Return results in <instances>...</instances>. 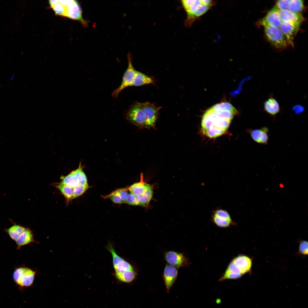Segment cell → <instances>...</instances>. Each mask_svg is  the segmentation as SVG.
I'll use <instances>...</instances> for the list:
<instances>
[{
    "mask_svg": "<svg viewBox=\"0 0 308 308\" xmlns=\"http://www.w3.org/2000/svg\"><path fill=\"white\" fill-rule=\"evenodd\" d=\"M141 104L145 117L146 128H155L161 107L149 102Z\"/></svg>",
    "mask_w": 308,
    "mask_h": 308,
    "instance_id": "cell-9",
    "label": "cell"
},
{
    "mask_svg": "<svg viewBox=\"0 0 308 308\" xmlns=\"http://www.w3.org/2000/svg\"><path fill=\"white\" fill-rule=\"evenodd\" d=\"M211 110L215 111L219 110H227L233 112L237 114V110L230 103L222 102L216 104L210 108Z\"/></svg>",
    "mask_w": 308,
    "mask_h": 308,
    "instance_id": "cell-25",
    "label": "cell"
},
{
    "mask_svg": "<svg viewBox=\"0 0 308 308\" xmlns=\"http://www.w3.org/2000/svg\"><path fill=\"white\" fill-rule=\"evenodd\" d=\"M278 12L275 7L270 11L261 22L263 26H268L279 28L282 22Z\"/></svg>",
    "mask_w": 308,
    "mask_h": 308,
    "instance_id": "cell-13",
    "label": "cell"
},
{
    "mask_svg": "<svg viewBox=\"0 0 308 308\" xmlns=\"http://www.w3.org/2000/svg\"><path fill=\"white\" fill-rule=\"evenodd\" d=\"M106 248L112 257L114 276L116 281L122 283H132L136 278L137 274L134 266L117 254L111 242H108Z\"/></svg>",
    "mask_w": 308,
    "mask_h": 308,
    "instance_id": "cell-2",
    "label": "cell"
},
{
    "mask_svg": "<svg viewBox=\"0 0 308 308\" xmlns=\"http://www.w3.org/2000/svg\"><path fill=\"white\" fill-rule=\"evenodd\" d=\"M211 220L217 226L222 228H227L232 224L229 221L212 214Z\"/></svg>",
    "mask_w": 308,
    "mask_h": 308,
    "instance_id": "cell-28",
    "label": "cell"
},
{
    "mask_svg": "<svg viewBox=\"0 0 308 308\" xmlns=\"http://www.w3.org/2000/svg\"><path fill=\"white\" fill-rule=\"evenodd\" d=\"M164 258L167 264L177 268L188 267L190 264L184 254L180 252L172 251L166 252Z\"/></svg>",
    "mask_w": 308,
    "mask_h": 308,
    "instance_id": "cell-10",
    "label": "cell"
},
{
    "mask_svg": "<svg viewBox=\"0 0 308 308\" xmlns=\"http://www.w3.org/2000/svg\"><path fill=\"white\" fill-rule=\"evenodd\" d=\"M57 187L68 200L74 199L73 188L61 183L57 185Z\"/></svg>",
    "mask_w": 308,
    "mask_h": 308,
    "instance_id": "cell-24",
    "label": "cell"
},
{
    "mask_svg": "<svg viewBox=\"0 0 308 308\" xmlns=\"http://www.w3.org/2000/svg\"><path fill=\"white\" fill-rule=\"evenodd\" d=\"M127 119L139 128H146V119L142 104L136 102L130 106L126 114Z\"/></svg>",
    "mask_w": 308,
    "mask_h": 308,
    "instance_id": "cell-5",
    "label": "cell"
},
{
    "mask_svg": "<svg viewBox=\"0 0 308 308\" xmlns=\"http://www.w3.org/2000/svg\"><path fill=\"white\" fill-rule=\"evenodd\" d=\"M153 79L147 75L136 71L132 86H139L152 84Z\"/></svg>",
    "mask_w": 308,
    "mask_h": 308,
    "instance_id": "cell-21",
    "label": "cell"
},
{
    "mask_svg": "<svg viewBox=\"0 0 308 308\" xmlns=\"http://www.w3.org/2000/svg\"><path fill=\"white\" fill-rule=\"evenodd\" d=\"M108 196L110 199L115 203L117 204L123 203L117 190L113 192Z\"/></svg>",
    "mask_w": 308,
    "mask_h": 308,
    "instance_id": "cell-33",
    "label": "cell"
},
{
    "mask_svg": "<svg viewBox=\"0 0 308 308\" xmlns=\"http://www.w3.org/2000/svg\"><path fill=\"white\" fill-rule=\"evenodd\" d=\"M49 3L57 15L78 21L84 27L88 25L87 21L83 17L82 10L77 1L52 0Z\"/></svg>",
    "mask_w": 308,
    "mask_h": 308,
    "instance_id": "cell-3",
    "label": "cell"
},
{
    "mask_svg": "<svg viewBox=\"0 0 308 308\" xmlns=\"http://www.w3.org/2000/svg\"><path fill=\"white\" fill-rule=\"evenodd\" d=\"M236 114L227 110L214 111L210 108L203 114L201 126L202 132L210 138L223 134L227 130Z\"/></svg>",
    "mask_w": 308,
    "mask_h": 308,
    "instance_id": "cell-1",
    "label": "cell"
},
{
    "mask_svg": "<svg viewBox=\"0 0 308 308\" xmlns=\"http://www.w3.org/2000/svg\"><path fill=\"white\" fill-rule=\"evenodd\" d=\"M83 168L80 162L78 168L64 177L60 183L72 188L79 184H86L87 182V180Z\"/></svg>",
    "mask_w": 308,
    "mask_h": 308,
    "instance_id": "cell-7",
    "label": "cell"
},
{
    "mask_svg": "<svg viewBox=\"0 0 308 308\" xmlns=\"http://www.w3.org/2000/svg\"><path fill=\"white\" fill-rule=\"evenodd\" d=\"M264 110L268 114L275 117L279 112L280 108L276 100L270 97L264 102Z\"/></svg>",
    "mask_w": 308,
    "mask_h": 308,
    "instance_id": "cell-18",
    "label": "cell"
},
{
    "mask_svg": "<svg viewBox=\"0 0 308 308\" xmlns=\"http://www.w3.org/2000/svg\"><path fill=\"white\" fill-rule=\"evenodd\" d=\"M269 130L265 127L260 129L251 130L250 132L252 139L256 142L261 144H268L269 139Z\"/></svg>",
    "mask_w": 308,
    "mask_h": 308,
    "instance_id": "cell-15",
    "label": "cell"
},
{
    "mask_svg": "<svg viewBox=\"0 0 308 308\" xmlns=\"http://www.w3.org/2000/svg\"><path fill=\"white\" fill-rule=\"evenodd\" d=\"M304 8L303 1L301 0H290L288 10L292 12L300 13Z\"/></svg>",
    "mask_w": 308,
    "mask_h": 308,
    "instance_id": "cell-26",
    "label": "cell"
},
{
    "mask_svg": "<svg viewBox=\"0 0 308 308\" xmlns=\"http://www.w3.org/2000/svg\"><path fill=\"white\" fill-rule=\"evenodd\" d=\"M216 4L214 1L201 0V3L195 11L190 16L187 17L185 24L187 26H191L194 21L202 15Z\"/></svg>",
    "mask_w": 308,
    "mask_h": 308,
    "instance_id": "cell-11",
    "label": "cell"
},
{
    "mask_svg": "<svg viewBox=\"0 0 308 308\" xmlns=\"http://www.w3.org/2000/svg\"><path fill=\"white\" fill-rule=\"evenodd\" d=\"M34 241L32 231L29 228H25L18 238L15 242L17 246V248Z\"/></svg>",
    "mask_w": 308,
    "mask_h": 308,
    "instance_id": "cell-20",
    "label": "cell"
},
{
    "mask_svg": "<svg viewBox=\"0 0 308 308\" xmlns=\"http://www.w3.org/2000/svg\"><path fill=\"white\" fill-rule=\"evenodd\" d=\"M231 262L239 268L243 275L249 271L251 269V259L246 256H238L234 258Z\"/></svg>",
    "mask_w": 308,
    "mask_h": 308,
    "instance_id": "cell-17",
    "label": "cell"
},
{
    "mask_svg": "<svg viewBox=\"0 0 308 308\" xmlns=\"http://www.w3.org/2000/svg\"><path fill=\"white\" fill-rule=\"evenodd\" d=\"M290 0H281L277 1L275 6L279 10H288L289 4Z\"/></svg>",
    "mask_w": 308,
    "mask_h": 308,
    "instance_id": "cell-31",
    "label": "cell"
},
{
    "mask_svg": "<svg viewBox=\"0 0 308 308\" xmlns=\"http://www.w3.org/2000/svg\"><path fill=\"white\" fill-rule=\"evenodd\" d=\"M226 270L234 274H239L242 276L243 275L239 268L232 262L229 264Z\"/></svg>",
    "mask_w": 308,
    "mask_h": 308,
    "instance_id": "cell-32",
    "label": "cell"
},
{
    "mask_svg": "<svg viewBox=\"0 0 308 308\" xmlns=\"http://www.w3.org/2000/svg\"><path fill=\"white\" fill-rule=\"evenodd\" d=\"M278 12L282 22H290L300 25L303 21V17L300 13H295L289 10H278Z\"/></svg>",
    "mask_w": 308,
    "mask_h": 308,
    "instance_id": "cell-16",
    "label": "cell"
},
{
    "mask_svg": "<svg viewBox=\"0 0 308 308\" xmlns=\"http://www.w3.org/2000/svg\"><path fill=\"white\" fill-rule=\"evenodd\" d=\"M145 183L144 181L143 174L142 173L140 175V181L130 186L128 188V190L131 193L135 196L140 195L144 191Z\"/></svg>",
    "mask_w": 308,
    "mask_h": 308,
    "instance_id": "cell-22",
    "label": "cell"
},
{
    "mask_svg": "<svg viewBox=\"0 0 308 308\" xmlns=\"http://www.w3.org/2000/svg\"><path fill=\"white\" fill-rule=\"evenodd\" d=\"M25 227L21 226L15 224L6 229L5 231L12 239L15 241L18 238Z\"/></svg>",
    "mask_w": 308,
    "mask_h": 308,
    "instance_id": "cell-23",
    "label": "cell"
},
{
    "mask_svg": "<svg viewBox=\"0 0 308 308\" xmlns=\"http://www.w3.org/2000/svg\"><path fill=\"white\" fill-rule=\"evenodd\" d=\"M294 109L296 113H299L303 111V107L299 106H296L294 108Z\"/></svg>",
    "mask_w": 308,
    "mask_h": 308,
    "instance_id": "cell-36",
    "label": "cell"
},
{
    "mask_svg": "<svg viewBox=\"0 0 308 308\" xmlns=\"http://www.w3.org/2000/svg\"><path fill=\"white\" fill-rule=\"evenodd\" d=\"M153 194V187L151 185L145 183V189L141 195L136 196L142 204V206L146 207L152 198Z\"/></svg>",
    "mask_w": 308,
    "mask_h": 308,
    "instance_id": "cell-19",
    "label": "cell"
},
{
    "mask_svg": "<svg viewBox=\"0 0 308 308\" xmlns=\"http://www.w3.org/2000/svg\"><path fill=\"white\" fill-rule=\"evenodd\" d=\"M212 213V214L215 216L229 221L233 225H235V223L232 220L230 214L226 210L221 208L217 209L213 211Z\"/></svg>",
    "mask_w": 308,
    "mask_h": 308,
    "instance_id": "cell-27",
    "label": "cell"
},
{
    "mask_svg": "<svg viewBox=\"0 0 308 308\" xmlns=\"http://www.w3.org/2000/svg\"><path fill=\"white\" fill-rule=\"evenodd\" d=\"M125 203L130 205L142 206L141 204L136 196L131 193L129 194Z\"/></svg>",
    "mask_w": 308,
    "mask_h": 308,
    "instance_id": "cell-30",
    "label": "cell"
},
{
    "mask_svg": "<svg viewBox=\"0 0 308 308\" xmlns=\"http://www.w3.org/2000/svg\"><path fill=\"white\" fill-rule=\"evenodd\" d=\"M266 35L269 42L278 48H285L289 44L287 39L279 28L263 26Z\"/></svg>",
    "mask_w": 308,
    "mask_h": 308,
    "instance_id": "cell-4",
    "label": "cell"
},
{
    "mask_svg": "<svg viewBox=\"0 0 308 308\" xmlns=\"http://www.w3.org/2000/svg\"><path fill=\"white\" fill-rule=\"evenodd\" d=\"M128 66L123 74L122 82L120 86L113 92L112 96L113 97H117L123 89L127 87L132 86L136 70L132 64L130 54H128Z\"/></svg>",
    "mask_w": 308,
    "mask_h": 308,
    "instance_id": "cell-8",
    "label": "cell"
},
{
    "mask_svg": "<svg viewBox=\"0 0 308 308\" xmlns=\"http://www.w3.org/2000/svg\"><path fill=\"white\" fill-rule=\"evenodd\" d=\"M119 192L120 197L123 203H125L126 201L128 195V193L127 190L125 189H119L117 190Z\"/></svg>",
    "mask_w": 308,
    "mask_h": 308,
    "instance_id": "cell-35",
    "label": "cell"
},
{
    "mask_svg": "<svg viewBox=\"0 0 308 308\" xmlns=\"http://www.w3.org/2000/svg\"><path fill=\"white\" fill-rule=\"evenodd\" d=\"M35 272L31 269L25 267L17 268L13 275L14 281L22 287H28L33 283Z\"/></svg>",
    "mask_w": 308,
    "mask_h": 308,
    "instance_id": "cell-6",
    "label": "cell"
},
{
    "mask_svg": "<svg viewBox=\"0 0 308 308\" xmlns=\"http://www.w3.org/2000/svg\"><path fill=\"white\" fill-rule=\"evenodd\" d=\"M299 251L303 254L306 255L308 254V243L305 241L301 242L300 244Z\"/></svg>",
    "mask_w": 308,
    "mask_h": 308,
    "instance_id": "cell-34",
    "label": "cell"
},
{
    "mask_svg": "<svg viewBox=\"0 0 308 308\" xmlns=\"http://www.w3.org/2000/svg\"><path fill=\"white\" fill-rule=\"evenodd\" d=\"M89 187L88 184H79L73 187L74 199L82 195Z\"/></svg>",
    "mask_w": 308,
    "mask_h": 308,
    "instance_id": "cell-29",
    "label": "cell"
},
{
    "mask_svg": "<svg viewBox=\"0 0 308 308\" xmlns=\"http://www.w3.org/2000/svg\"><path fill=\"white\" fill-rule=\"evenodd\" d=\"M178 274L177 268L168 264L166 265L163 273V277L168 293L175 283Z\"/></svg>",
    "mask_w": 308,
    "mask_h": 308,
    "instance_id": "cell-12",
    "label": "cell"
},
{
    "mask_svg": "<svg viewBox=\"0 0 308 308\" xmlns=\"http://www.w3.org/2000/svg\"><path fill=\"white\" fill-rule=\"evenodd\" d=\"M300 25L293 23L282 22L279 28L284 35L289 44L292 45L293 40L298 32Z\"/></svg>",
    "mask_w": 308,
    "mask_h": 308,
    "instance_id": "cell-14",
    "label": "cell"
}]
</instances>
